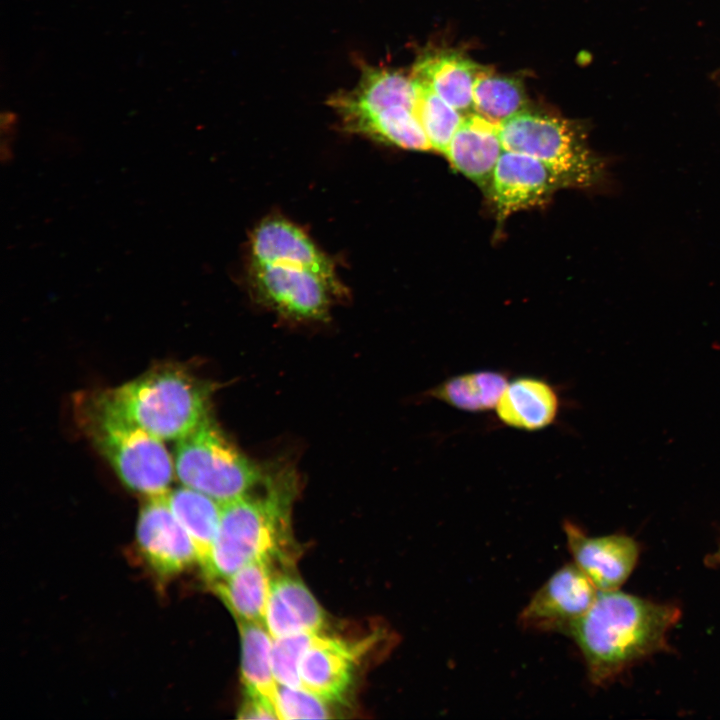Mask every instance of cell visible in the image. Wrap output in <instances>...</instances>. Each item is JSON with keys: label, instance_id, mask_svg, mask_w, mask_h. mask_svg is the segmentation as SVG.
Segmentation results:
<instances>
[{"label": "cell", "instance_id": "obj_1", "mask_svg": "<svg viewBox=\"0 0 720 720\" xmlns=\"http://www.w3.org/2000/svg\"><path fill=\"white\" fill-rule=\"evenodd\" d=\"M680 610L621 591H599L569 636L581 651L592 683L605 685L635 661L663 649Z\"/></svg>", "mask_w": 720, "mask_h": 720}, {"label": "cell", "instance_id": "obj_2", "mask_svg": "<svg viewBox=\"0 0 720 720\" xmlns=\"http://www.w3.org/2000/svg\"><path fill=\"white\" fill-rule=\"evenodd\" d=\"M296 490L291 468L272 467L251 491L221 503L218 533L203 571L208 584L228 578L254 560L284 557Z\"/></svg>", "mask_w": 720, "mask_h": 720}, {"label": "cell", "instance_id": "obj_3", "mask_svg": "<svg viewBox=\"0 0 720 720\" xmlns=\"http://www.w3.org/2000/svg\"><path fill=\"white\" fill-rule=\"evenodd\" d=\"M80 424L120 480L146 497L169 492L174 462L163 440L119 411L102 392L83 399Z\"/></svg>", "mask_w": 720, "mask_h": 720}, {"label": "cell", "instance_id": "obj_4", "mask_svg": "<svg viewBox=\"0 0 720 720\" xmlns=\"http://www.w3.org/2000/svg\"><path fill=\"white\" fill-rule=\"evenodd\" d=\"M212 385L184 367L164 364L110 390L107 399L161 440H178L209 414Z\"/></svg>", "mask_w": 720, "mask_h": 720}, {"label": "cell", "instance_id": "obj_5", "mask_svg": "<svg viewBox=\"0 0 720 720\" xmlns=\"http://www.w3.org/2000/svg\"><path fill=\"white\" fill-rule=\"evenodd\" d=\"M174 469L184 486L220 503L248 493L267 474L233 444L210 414L177 440Z\"/></svg>", "mask_w": 720, "mask_h": 720}, {"label": "cell", "instance_id": "obj_6", "mask_svg": "<svg viewBox=\"0 0 720 720\" xmlns=\"http://www.w3.org/2000/svg\"><path fill=\"white\" fill-rule=\"evenodd\" d=\"M498 129L504 149L545 163L565 187H591L602 177V161L582 131L566 119L526 109L499 123Z\"/></svg>", "mask_w": 720, "mask_h": 720}, {"label": "cell", "instance_id": "obj_7", "mask_svg": "<svg viewBox=\"0 0 720 720\" xmlns=\"http://www.w3.org/2000/svg\"><path fill=\"white\" fill-rule=\"evenodd\" d=\"M251 281L265 306L302 322L327 320L332 299L341 290L339 283L295 263H251Z\"/></svg>", "mask_w": 720, "mask_h": 720}, {"label": "cell", "instance_id": "obj_8", "mask_svg": "<svg viewBox=\"0 0 720 720\" xmlns=\"http://www.w3.org/2000/svg\"><path fill=\"white\" fill-rule=\"evenodd\" d=\"M136 546L145 564L168 581L198 563L194 543L171 510L166 494L146 497L139 511Z\"/></svg>", "mask_w": 720, "mask_h": 720}, {"label": "cell", "instance_id": "obj_9", "mask_svg": "<svg viewBox=\"0 0 720 720\" xmlns=\"http://www.w3.org/2000/svg\"><path fill=\"white\" fill-rule=\"evenodd\" d=\"M598 589L573 562L558 569L531 597L519 615L526 630L569 635L594 603Z\"/></svg>", "mask_w": 720, "mask_h": 720}, {"label": "cell", "instance_id": "obj_10", "mask_svg": "<svg viewBox=\"0 0 720 720\" xmlns=\"http://www.w3.org/2000/svg\"><path fill=\"white\" fill-rule=\"evenodd\" d=\"M565 187L545 163L523 153L504 149L495 166L489 195L499 218L545 202Z\"/></svg>", "mask_w": 720, "mask_h": 720}, {"label": "cell", "instance_id": "obj_11", "mask_svg": "<svg viewBox=\"0 0 720 720\" xmlns=\"http://www.w3.org/2000/svg\"><path fill=\"white\" fill-rule=\"evenodd\" d=\"M563 530L573 562L598 591L619 589L636 565L638 544L620 534L588 536L570 521L564 522Z\"/></svg>", "mask_w": 720, "mask_h": 720}, {"label": "cell", "instance_id": "obj_12", "mask_svg": "<svg viewBox=\"0 0 720 720\" xmlns=\"http://www.w3.org/2000/svg\"><path fill=\"white\" fill-rule=\"evenodd\" d=\"M371 639L357 643L317 633L300 662L302 687L326 702L342 701Z\"/></svg>", "mask_w": 720, "mask_h": 720}, {"label": "cell", "instance_id": "obj_13", "mask_svg": "<svg viewBox=\"0 0 720 720\" xmlns=\"http://www.w3.org/2000/svg\"><path fill=\"white\" fill-rule=\"evenodd\" d=\"M250 255L252 264H300L339 283L326 255L303 230L283 218L272 217L258 224L251 235Z\"/></svg>", "mask_w": 720, "mask_h": 720}, {"label": "cell", "instance_id": "obj_14", "mask_svg": "<svg viewBox=\"0 0 720 720\" xmlns=\"http://www.w3.org/2000/svg\"><path fill=\"white\" fill-rule=\"evenodd\" d=\"M495 411L498 420L507 427L541 431L554 424L560 415V392L543 377L516 376L509 380Z\"/></svg>", "mask_w": 720, "mask_h": 720}, {"label": "cell", "instance_id": "obj_15", "mask_svg": "<svg viewBox=\"0 0 720 720\" xmlns=\"http://www.w3.org/2000/svg\"><path fill=\"white\" fill-rule=\"evenodd\" d=\"M503 151L498 124L473 112L464 116L445 155L457 171L489 193Z\"/></svg>", "mask_w": 720, "mask_h": 720}, {"label": "cell", "instance_id": "obj_16", "mask_svg": "<svg viewBox=\"0 0 720 720\" xmlns=\"http://www.w3.org/2000/svg\"><path fill=\"white\" fill-rule=\"evenodd\" d=\"M325 614L303 582L290 575L272 578L264 624L272 638L318 633Z\"/></svg>", "mask_w": 720, "mask_h": 720}, {"label": "cell", "instance_id": "obj_17", "mask_svg": "<svg viewBox=\"0 0 720 720\" xmlns=\"http://www.w3.org/2000/svg\"><path fill=\"white\" fill-rule=\"evenodd\" d=\"M481 70L464 55L444 50L421 56L413 67L411 77L465 116L475 112L473 88Z\"/></svg>", "mask_w": 720, "mask_h": 720}, {"label": "cell", "instance_id": "obj_18", "mask_svg": "<svg viewBox=\"0 0 720 720\" xmlns=\"http://www.w3.org/2000/svg\"><path fill=\"white\" fill-rule=\"evenodd\" d=\"M272 560H254L228 578L209 584L237 621L264 623L272 573Z\"/></svg>", "mask_w": 720, "mask_h": 720}, {"label": "cell", "instance_id": "obj_19", "mask_svg": "<svg viewBox=\"0 0 720 720\" xmlns=\"http://www.w3.org/2000/svg\"><path fill=\"white\" fill-rule=\"evenodd\" d=\"M509 380L504 370H474L446 378L426 395L457 410L481 413L496 408Z\"/></svg>", "mask_w": 720, "mask_h": 720}, {"label": "cell", "instance_id": "obj_20", "mask_svg": "<svg viewBox=\"0 0 720 720\" xmlns=\"http://www.w3.org/2000/svg\"><path fill=\"white\" fill-rule=\"evenodd\" d=\"M167 502L190 535L204 571L211 558L221 518V503L187 486L169 490Z\"/></svg>", "mask_w": 720, "mask_h": 720}, {"label": "cell", "instance_id": "obj_21", "mask_svg": "<svg viewBox=\"0 0 720 720\" xmlns=\"http://www.w3.org/2000/svg\"><path fill=\"white\" fill-rule=\"evenodd\" d=\"M237 623L241 638V680L244 697L262 699L277 709L278 683L271 664L273 638L262 622Z\"/></svg>", "mask_w": 720, "mask_h": 720}, {"label": "cell", "instance_id": "obj_22", "mask_svg": "<svg viewBox=\"0 0 720 720\" xmlns=\"http://www.w3.org/2000/svg\"><path fill=\"white\" fill-rule=\"evenodd\" d=\"M527 96L518 79L481 70L473 88L474 111L499 124L527 109Z\"/></svg>", "mask_w": 720, "mask_h": 720}, {"label": "cell", "instance_id": "obj_23", "mask_svg": "<svg viewBox=\"0 0 720 720\" xmlns=\"http://www.w3.org/2000/svg\"><path fill=\"white\" fill-rule=\"evenodd\" d=\"M414 82L417 88L414 112L422 125L431 149L445 154L464 115L429 87L415 80Z\"/></svg>", "mask_w": 720, "mask_h": 720}, {"label": "cell", "instance_id": "obj_24", "mask_svg": "<svg viewBox=\"0 0 720 720\" xmlns=\"http://www.w3.org/2000/svg\"><path fill=\"white\" fill-rule=\"evenodd\" d=\"M316 634L298 633L273 639L271 664L277 683L302 687L300 662Z\"/></svg>", "mask_w": 720, "mask_h": 720}, {"label": "cell", "instance_id": "obj_25", "mask_svg": "<svg viewBox=\"0 0 720 720\" xmlns=\"http://www.w3.org/2000/svg\"><path fill=\"white\" fill-rule=\"evenodd\" d=\"M326 701L303 687L277 684L276 705L279 719H326Z\"/></svg>", "mask_w": 720, "mask_h": 720}, {"label": "cell", "instance_id": "obj_26", "mask_svg": "<svg viewBox=\"0 0 720 720\" xmlns=\"http://www.w3.org/2000/svg\"><path fill=\"white\" fill-rule=\"evenodd\" d=\"M240 719H279L277 709L262 699L244 697L238 711Z\"/></svg>", "mask_w": 720, "mask_h": 720}, {"label": "cell", "instance_id": "obj_27", "mask_svg": "<svg viewBox=\"0 0 720 720\" xmlns=\"http://www.w3.org/2000/svg\"><path fill=\"white\" fill-rule=\"evenodd\" d=\"M707 562H709L710 565L720 564V546L719 549L707 559Z\"/></svg>", "mask_w": 720, "mask_h": 720}]
</instances>
